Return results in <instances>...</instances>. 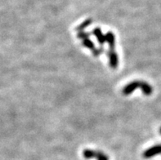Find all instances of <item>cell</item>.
Segmentation results:
<instances>
[{
  "mask_svg": "<svg viewBox=\"0 0 161 160\" xmlns=\"http://www.w3.org/2000/svg\"><path fill=\"white\" fill-rule=\"evenodd\" d=\"M141 89L142 91L143 94L146 96H151V93L153 92V88L150 85L149 83L144 81H136L131 82L130 83L127 84L122 90V92L124 95H130L133 91L137 89Z\"/></svg>",
  "mask_w": 161,
  "mask_h": 160,
  "instance_id": "1",
  "label": "cell"
},
{
  "mask_svg": "<svg viewBox=\"0 0 161 160\" xmlns=\"http://www.w3.org/2000/svg\"><path fill=\"white\" fill-rule=\"evenodd\" d=\"M77 36L79 39H81L82 43H83L84 47H86L87 48L92 51L94 57H98L101 53H102L104 51V49L102 47H101L100 48H97L95 47V44L93 43V42L89 39V35H88V33H85L84 30L79 31Z\"/></svg>",
  "mask_w": 161,
  "mask_h": 160,
  "instance_id": "2",
  "label": "cell"
},
{
  "mask_svg": "<svg viewBox=\"0 0 161 160\" xmlns=\"http://www.w3.org/2000/svg\"><path fill=\"white\" fill-rule=\"evenodd\" d=\"M84 157L85 158H97V160H109V158L107 155L103 154L100 151H94L92 150H85L83 153Z\"/></svg>",
  "mask_w": 161,
  "mask_h": 160,
  "instance_id": "3",
  "label": "cell"
},
{
  "mask_svg": "<svg viewBox=\"0 0 161 160\" xmlns=\"http://www.w3.org/2000/svg\"><path fill=\"white\" fill-rule=\"evenodd\" d=\"M114 48L115 47H110L108 52H107V57L109 58V65L114 69H116L119 65V58Z\"/></svg>",
  "mask_w": 161,
  "mask_h": 160,
  "instance_id": "4",
  "label": "cell"
},
{
  "mask_svg": "<svg viewBox=\"0 0 161 160\" xmlns=\"http://www.w3.org/2000/svg\"><path fill=\"white\" fill-rule=\"evenodd\" d=\"M157 154H161V145L152 146L148 150H147L143 154V156L146 158H151V157L155 156Z\"/></svg>",
  "mask_w": 161,
  "mask_h": 160,
  "instance_id": "5",
  "label": "cell"
},
{
  "mask_svg": "<svg viewBox=\"0 0 161 160\" xmlns=\"http://www.w3.org/2000/svg\"><path fill=\"white\" fill-rule=\"evenodd\" d=\"M92 33L94 35V36L96 37L97 39V42L101 46H103V44L106 43V35L102 34L100 28L94 29Z\"/></svg>",
  "mask_w": 161,
  "mask_h": 160,
  "instance_id": "6",
  "label": "cell"
},
{
  "mask_svg": "<svg viewBox=\"0 0 161 160\" xmlns=\"http://www.w3.org/2000/svg\"><path fill=\"white\" fill-rule=\"evenodd\" d=\"M91 24H92V20H86L84 22H83L81 25H80V26H78L77 30L78 31L84 30L86 27H88V25H90Z\"/></svg>",
  "mask_w": 161,
  "mask_h": 160,
  "instance_id": "7",
  "label": "cell"
},
{
  "mask_svg": "<svg viewBox=\"0 0 161 160\" xmlns=\"http://www.w3.org/2000/svg\"><path fill=\"white\" fill-rule=\"evenodd\" d=\"M159 132H160V134H161V128H159Z\"/></svg>",
  "mask_w": 161,
  "mask_h": 160,
  "instance_id": "8",
  "label": "cell"
}]
</instances>
